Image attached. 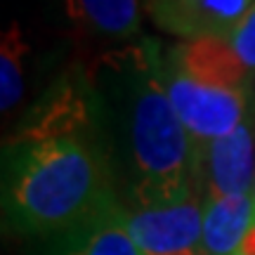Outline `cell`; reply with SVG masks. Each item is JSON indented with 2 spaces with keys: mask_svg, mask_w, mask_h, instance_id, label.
<instances>
[{
  "mask_svg": "<svg viewBox=\"0 0 255 255\" xmlns=\"http://www.w3.org/2000/svg\"><path fill=\"white\" fill-rule=\"evenodd\" d=\"M57 255H142L126 225L123 206L102 210L85 225L66 232Z\"/></svg>",
  "mask_w": 255,
  "mask_h": 255,
  "instance_id": "9c48e42d",
  "label": "cell"
},
{
  "mask_svg": "<svg viewBox=\"0 0 255 255\" xmlns=\"http://www.w3.org/2000/svg\"><path fill=\"white\" fill-rule=\"evenodd\" d=\"M253 5L255 0H146V12L170 36L227 40Z\"/></svg>",
  "mask_w": 255,
  "mask_h": 255,
  "instance_id": "8992f818",
  "label": "cell"
},
{
  "mask_svg": "<svg viewBox=\"0 0 255 255\" xmlns=\"http://www.w3.org/2000/svg\"><path fill=\"white\" fill-rule=\"evenodd\" d=\"M237 255H255V225L248 229V234L244 237V241H241Z\"/></svg>",
  "mask_w": 255,
  "mask_h": 255,
  "instance_id": "4fadbf2b",
  "label": "cell"
},
{
  "mask_svg": "<svg viewBox=\"0 0 255 255\" xmlns=\"http://www.w3.org/2000/svg\"><path fill=\"white\" fill-rule=\"evenodd\" d=\"M73 24L100 36L128 38L139 28V0H64Z\"/></svg>",
  "mask_w": 255,
  "mask_h": 255,
  "instance_id": "30bf717a",
  "label": "cell"
},
{
  "mask_svg": "<svg viewBox=\"0 0 255 255\" xmlns=\"http://www.w3.org/2000/svg\"><path fill=\"white\" fill-rule=\"evenodd\" d=\"M255 225V196L206 199L201 251L206 255H237L248 229Z\"/></svg>",
  "mask_w": 255,
  "mask_h": 255,
  "instance_id": "ba28073f",
  "label": "cell"
},
{
  "mask_svg": "<svg viewBox=\"0 0 255 255\" xmlns=\"http://www.w3.org/2000/svg\"><path fill=\"white\" fill-rule=\"evenodd\" d=\"M154 45L128 47L85 73L97 130L119 128L126 144L132 208L163 206L196 194L194 142L161 81Z\"/></svg>",
  "mask_w": 255,
  "mask_h": 255,
  "instance_id": "6da1fadb",
  "label": "cell"
},
{
  "mask_svg": "<svg viewBox=\"0 0 255 255\" xmlns=\"http://www.w3.org/2000/svg\"><path fill=\"white\" fill-rule=\"evenodd\" d=\"M227 40L232 50L237 52V57L241 59V64L251 73H255V5L248 9V14L241 19V24L232 31V36Z\"/></svg>",
  "mask_w": 255,
  "mask_h": 255,
  "instance_id": "7c38bea8",
  "label": "cell"
},
{
  "mask_svg": "<svg viewBox=\"0 0 255 255\" xmlns=\"http://www.w3.org/2000/svg\"><path fill=\"white\" fill-rule=\"evenodd\" d=\"M177 255H206L201 248H196V251H187V253H177Z\"/></svg>",
  "mask_w": 255,
  "mask_h": 255,
  "instance_id": "5bb4252c",
  "label": "cell"
},
{
  "mask_svg": "<svg viewBox=\"0 0 255 255\" xmlns=\"http://www.w3.org/2000/svg\"><path fill=\"white\" fill-rule=\"evenodd\" d=\"M253 187H255V182H253ZM253 196H255V189H253Z\"/></svg>",
  "mask_w": 255,
  "mask_h": 255,
  "instance_id": "9a60e30c",
  "label": "cell"
},
{
  "mask_svg": "<svg viewBox=\"0 0 255 255\" xmlns=\"http://www.w3.org/2000/svg\"><path fill=\"white\" fill-rule=\"evenodd\" d=\"M253 128L255 114H251L229 135L194 144V182L206 199L253 194Z\"/></svg>",
  "mask_w": 255,
  "mask_h": 255,
  "instance_id": "5b68a950",
  "label": "cell"
},
{
  "mask_svg": "<svg viewBox=\"0 0 255 255\" xmlns=\"http://www.w3.org/2000/svg\"><path fill=\"white\" fill-rule=\"evenodd\" d=\"M116 203L114 165L100 132H17L5 144L7 227L33 237H64Z\"/></svg>",
  "mask_w": 255,
  "mask_h": 255,
  "instance_id": "7a4b0ae2",
  "label": "cell"
},
{
  "mask_svg": "<svg viewBox=\"0 0 255 255\" xmlns=\"http://www.w3.org/2000/svg\"><path fill=\"white\" fill-rule=\"evenodd\" d=\"M161 81L194 144H206L229 135L253 114L251 90L206 85L177 71L163 57Z\"/></svg>",
  "mask_w": 255,
  "mask_h": 255,
  "instance_id": "3957f363",
  "label": "cell"
},
{
  "mask_svg": "<svg viewBox=\"0 0 255 255\" xmlns=\"http://www.w3.org/2000/svg\"><path fill=\"white\" fill-rule=\"evenodd\" d=\"M177 71L194 81L218 88L253 90V73L248 71L225 38L184 40L165 57Z\"/></svg>",
  "mask_w": 255,
  "mask_h": 255,
  "instance_id": "52a82bcc",
  "label": "cell"
},
{
  "mask_svg": "<svg viewBox=\"0 0 255 255\" xmlns=\"http://www.w3.org/2000/svg\"><path fill=\"white\" fill-rule=\"evenodd\" d=\"M28 52V45L21 38L19 24H9L0 43V109L9 111L21 100V57Z\"/></svg>",
  "mask_w": 255,
  "mask_h": 255,
  "instance_id": "8fae6325",
  "label": "cell"
},
{
  "mask_svg": "<svg viewBox=\"0 0 255 255\" xmlns=\"http://www.w3.org/2000/svg\"><path fill=\"white\" fill-rule=\"evenodd\" d=\"M206 201L201 191L182 201L126 210V225L142 255H177L196 251L203 239Z\"/></svg>",
  "mask_w": 255,
  "mask_h": 255,
  "instance_id": "277c9868",
  "label": "cell"
}]
</instances>
